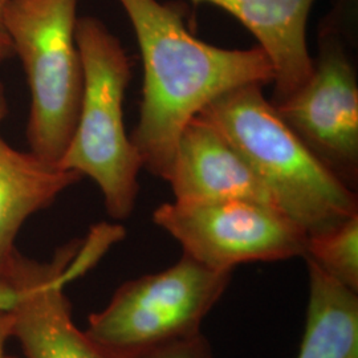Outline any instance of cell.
Wrapping results in <instances>:
<instances>
[{
	"instance_id": "11",
	"label": "cell",
	"mask_w": 358,
	"mask_h": 358,
	"mask_svg": "<svg viewBox=\"0 0 358 358\" xmlns=\"http://www.w3.org/2000/svg\"><path fill=\"white\" fill-rule=\"evenodd\" d=\"M81 178L32 152L15 149L0 134V282H6L19 254L16 238L23 224Z\"/></svg>"
},
{
	"instance_id": "10",
	"label": "cell",
	"mask_w": 358,
	"mask_h": 358,
	"mask_svg": "<svg viewBox=\"0 0 358 358\" xmlns=\"http://www.w3.org/2000/svg\"><path fill=\"white\" fill-rule=\"evenodd\" d=\"M211 4L239 20L268 55L278 103L299 90L310 75L313 59L307 43L308 17L315 0H192Z\"/></svg>"
},
{
	"instance_id": "13",
	"label": "cell",
	"mask_w": 358,
	"mask_h": 358,
	"mask_svg": "<svg viewBox=\"0 0 358 358\" xmlns=\"http://www.w3.org/2000/svg\"><path fill=\"white\" fill-rule=\"evenodd\" d=\"M304 259L358 294V214L307 236Z\"/></svg>"
},
{
	"instance_id": "18",
	"label": "cell",
	"mask_w": 358,
	"mask_h": 358,
	"mask_svg": "<svg viewBox=\"0 0 358 358\" xmlns=\"http://www.w3.org/2000/svg\"><path fill=\"white\" fill-rule=\"evenodd\" d=\"M8 115V101L6 96V90L0 83V122Z\"/></svg>"
},
{
	"instance_id": "19",
	"label": "cell",
	"mask_w": 358,
	"mask_h": 358,
	"mask_svg": "<svg viewBox=\"0 0 358 358\" xmlns=\"http://www.w3.org/2000/svg\"><path fill=\"white\" fill-rule=\"evenodd\" d=\"M7 358H15V357H7Z\"/></svg>"
},
{
	"instance_id": "2",
	"label": "cell",
	"mask_w": 358,
	"mask_h": 358,
	"mask_svg": "<svg viewBox=\"0 0 358 358\" xmlns=\"http://www.w3.org/2000/svg\"><path fill=\"white\" fill-rule=\"evenodd\" d=\"M242 154L278 210L307 235L358 214L356 192L289 128L263 87L230 90L199 113Z\"/></svg>"
},
{
	"instance_id": "14",
	"label": "cell",
	"mask_w": 358,
	"mask_h": 358,
	"mask_svg": "<svg viewBox=\"0 0 358 358\" xmlns=\"http://www.w3.org/2000/svg\"><path fill=\"white\" fill-rule=\"evenodd\" d=\"M138 358H213V352L203 333H201L192 338L155 349Z\"/></svg>"
},
{
	"instance_id": "6",
	"label": "cell",
	"mask_w": 358,
	"mask_h": 358,
	"mask_svg": "<svg viewBox=\"0 0 358 358\" xmlns=\"http://www.w3.org/2000/svg\"><path fill=\"white\" fill-rule=\"evenodd\" d=\"M153 222L185 255L215 271L306 255L307 234L276 208L254 201L174 199L154 210Z\"/></svg>"
},
{
	"instance_id": "15",
	"label": "cell",
	"mask_w": 358,
	"mask_h": 358,
	"mask_svg": "<svg viewBox=\"0 0 358 358\" xmlns=\"http://www.w3.org/2000/svg\"><path fill=\"white\" fill-rule=\"evenodd\" d=\"M8 3L10 0H0V64L6 63L8 59L13 57L11 41L4 27V11Z\"/></svg>"
},
{
	"instance_id": "16",
	"label": "cell",
	"mask_w": 358,
	"mask_h": 358,
	"mask_svg": "<svg viewBox=\"0 0 358 358\" xmlns=\"http://www.w3.org/2000/svg\"><path fill=\"white\" fill-rule=\"evenodd\" d=\"M11 328H13V316L11 312H0V358H7L6 356V344L11 338Z\"/></svg>"
},
{
	"instance_id": "3",
	"label": "cell",
	"mask_w": 358,
	"mask_h": 358,
	"mask_svg": "<svg viewBox=\"0 0 358 358\" xmlns=\"http://www.w3.org/2000/svg\"><path fill=\"white\" fill-rule=\"evenodd\" d=\"M76 41L84 87L76 127L59 166L92 179L109 217L128 219L140 192L141 155L124 122L131 62L120 38L94 16H78Z\"/></svg>"
},
{
	"instance_id": "9",
	"label": "cell",
	"mask_w": 358,
	"mask_h": 358,
	"mask_svg": "<svg viewBox=\"0 0 358 358\" xmlns=\"http://www.w3.org/2000/svg\"><path fill=\"white\" fill-rule=\"evenodd\" d=\"M166 182L177 201L247 199L278 210L243 155L201 115L182 131Z\"/></svg>"
},
{
	"instance_id": "17",
	"label": "cell",
	"mask_w": 358,
	"mask_h": 358,
	"mask_svg": "<svg viewBox=\"0 0 358 358\" xmlns=\"http://www.w3.org/2000/svg\"><path fill=\"white\" fill-rule=\"evenodd\" d=\"M17 299V294L10 284L0 282V312H8L13 309Z\"/></svg>"
},
{
	"instance_id": "7",
	"label": "cell",
	"mask_w": 358,
	"mask_h": 358,
	"mask_svg": "<svg viewBox=\"0 0 358 358\" xmlns=\"http://www.w3.org/2000/svg\"><path fill=\"white\" fill-rule=\"evenodd\" d=\"M272 103L308 148L353 189L358 174L357 77L346 51L340 13L322 23L307 81Z\"/></svg>"
},
{
	"instance_id": "1",
	"label": "cell",
	"mask_w": 358,
	"mask_h": 358,
	"mask_svg": "<svg viewBox=\"0 0 358 358\" xmlns=\"http://www.w3.org/2000/svg\"><path fill=\"white\" fill-rule=\"evenodd\" d=\"M117 1L134 29L143 65L140 118L130 138L143 169L166 180L190 121L230 90L273 83V66L259 45L227 50L194 36L174 4Z\"/></svg>"
},
{
	"instance_id": "4",
	"label": "cell",
	"mask_w": 358,
	"mask_h": 358,
	"mask_svg": "<svg viewBox=\"0 0 358 358\" xmlns=\"http://www.w3.org/2000/svg\"><path fill=\"white\" fill-rule=\"evenodd\" d=\"M78 0H10L4 27L29 88V152L59 164L76 127L84 71L76 41Z\"/></svg>"
},
{
	"instance_id": "12",
	"label": "cell",
	"mask_w": 358,
	"mask_h": 358,
	"mask_svg": "<svg viewBox=\"0 0 358 358\" xmlns=\"http://www.w3.org/2000/svg\"><path fill=\"white\" fill-rule=\"evenodd\" d=\"M307 321L297 358H358V294L306 259Z\"/></svg>"
},
{
	"instance_id": "8",
	"label": "cell",
	"mask_w": 358,
	"mask_h": 358,
	"mask_svg": "<svg viewBox=\"0 0 358 358\" xmlns=\"http://www.w3.org/2000/svg\"><path fill=\"white\" fill-rule=\"evenodd\" d=\"M81 241L65 244L51 260L38 262L20 252L6 284L17 294L11 312V338L26 358H110L72 319L66 282L90 266Z\"/></svg>"
},
{
	"instance_id": "5",
	"label": "cell",
	"mask_w": 358,
	"mask_h": 358,
	"mask_svg": "<svg viewBox=\"0 0 358 358\" xmlns=\"http://www.w3.org/2000/svg\"><path fill=\"white\" fill-rule=\"evenodd\" d=\"M231 278L183 254L171 267L118 287L108 306L90 315L85 333L110 358H138L192 338Z\"/></svg>"
}]
</instances>
